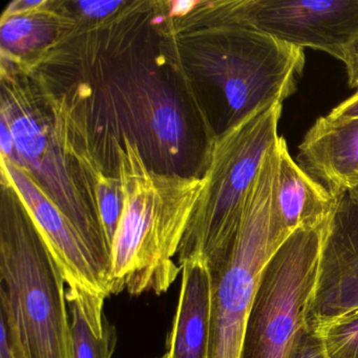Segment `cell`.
Wrapping results in <instances>:
<instances>
[{"label":"cell","mask_w":358,"mask_h":358,"mask_svg":"<svg viewBox=\"0 0 358 358\" xmlns=\"http://www.w3.org/2000/svg\"><path fill=\"white\" fill-rule=\"evenodd\" d=\"M282 110V102L271 104L234 129L209 137L200 194L177 255L180 268L190 257H205L215 267L227 257L249 190L268 150L280 139Z\"/></svg>","instance_id":"obj_4"},{"label":"cell","mask_w":358,"mask_h":358,"mask_svg":"<svg viewBox=\"0 0 358 358\" xmlns=\"http://www.w3.org/2000/svg\"><path fill=\"white\" fill-rule=\"evenodd\" d=\"M160 358H171V355H169V352H166V353H165L164 355H163L162 357Z\"/></svg>","instance_id":"obj_25"},{"label":"cell","mask_w":358,"mask_h":358,"mask_svg":"<svg viewBox=\"0 0 358 358\" xmlns=\"http://www.w3.org/2000/svg\"><path fill=\"white\" fill-rule=\"evenodd\" d=\"M190 56L213 91V136L282 103L305 66L303 49L238 24L202 28Z\"/></svg>","instance_id":"obj_3"},{"label":"cell","mask_w":358,"mask_h":358,"mask_svg":"<svg viewBox=\"0 0 358 358\" xmlns=\"http://www.w3.org/2000/svg\"><path fill=\"white\" fill-rule=\"evenodd\" d=\"M106 116L138 146L150 166L177 173L188 148L185 114L175 93L156 71L145 66L110 75L99 92Z\"/></svg>","instance_id":"obj_8"},{"label":"cell","mask_w":358,"mask_h":358,"mask_svg":"<svg viewBox=\"0 0 358 358\" xmlns=\"http://www.w3.org/2000/svg\"><path fill=\"white\" fill-rule=\"evenodd\" d=\"M358 315V187L338 196L322 230L317 276L308 305L307 328Z\"/></svg>","instance_id":"obj_10"},{"label":"cell","mask_w":358,"mask_h":358,"mask_svg":"<svg viewBox=\"0 0 358 358\" xmlns=\"http://www.w3.org/2000/svg\"><path fill=\"white\" fill-rule=\"evenodd\" d=\"M0 148H1V156L13 160L15 155L13 135L9 124L3 118L0 121Z\"/></svg>","instance_id":"obj_21"},{"label":"cell","mask_w":358,"mask_h":358,"mask_svg":"<svg viewBox=\"0 0 358 358\" xmlns=\"http://www.w3.org/2000/svg\"><path fill=\"white\" fill-rule=\"evenodd\" d=\"M0 160L1 178L13 188L53 253L66 290L106 301L112 295L108 278L74 224L26 169L5 157Z\"/></svg>","instance_id":"obj_11"},{"label":"cell","mask_w":358,"mask_h":358,"mask_svg":"<svg viewBox=\"0 0 358 358\" xmlns=\"http://www.w3.org/2000/svg\"><path fill=\"white\" fill-rule=\"evenodd\" d=\"M200 1L194 0H177V1H171L169 3V17H184L192 13L194 9L198 7Z\"/></svg>","instance_id":"obj_22"},{"label":"cell","mask_w":358,"mask_h":358,"mask_svg":"<svg viewBox=\"0 0 358 358\" xmlns=\"http://www.w3.org/2000/svg\"><path fill=\"white\" fill-rule=\"evenodd\" d=\"M74 358H112L117 332L104 314V301L66 290Z\"/></svg>","instance_id":"obj_15"},{"label":"cell","mask_w":358,"mask_h":358,"mask_svg":"<svg viewBox=\"0 0 358 358\" xmlns=\"http://www.w3.org/2000/svg\"><path fill=\"white\" fill-rule=\"evenodd\" d=\"M0 358H15L5 326L0 322Z\"/></svg>","instance_id":"obj_24"},{"label":"cell","mask_w":358,"mask_h":358,"mask_svg":"<svg viewBox=\"0 0 358 358\" xmlns=\"http://www.w3.org/2000/svg\"><path fill=\"white\" fill-rule=\"evenodd\" d=\"M289 358H326L320 335L305 328Z\"/></svg>","instance_id":"obj_18"},{"label":"cell","mask_w":358,"mask_h":358,"mask_svg":"<svg viewBox=\"0 0 358 358\" xmlns=\"http://www.w3.org/2000/svg\"><path fill=\"white\" fill-rule=\"evenodd\" d=\"M299 150V166L335 198L358 187V118L320 117Z\"/></svg>","instance_id":"obj_12"},{"label":"cell","mask_w":358,"mask_h":358,"mask_svg":"<svg viewBox=\"0 0 358 358\" xmlns=\"http://www.w3.org/2000/svg\"><path fill=\"white\" fill-rule=\"evenodd\" d=\"M236 22L345 64L358 43V0H241Z\"/></svg>","instance_id":"obj_9"},{"label":"cell","mask_w":358,"mask_h":358,"mask_svg":"<svg viewBox=\"0 0 358 358\" xmlns=\"http://www.w3.org/2000/svg\"><path fill=\"white\" fill-rule=\"evenodd\" d=\"M114 142L123 209L110 248V293L161 295L181 270L173 259L198 202L201 178L157 171L127 138Z\"/></svg>","instance_id":"obj_1"},{"label":"cell","mask_w":358,"mask_h":358,"mask_svg":"<svg viewBox=\"0 0 358 358\" xmlns=\"http://www.w3.org/2000/svg\"><path fill=\"white\" fill-rule=\"evenodd\" d=\"M47 3L22 13L3 14L0 26L3 53L20 55L51 43L55 36L57 22L55 17L43 10Z\"/></svg>","instance_id":"obj_16"},{"label":"cell","mask_w":358,"mask_h":358,"mask_svg":"<svg viewBox=\"0 0 358 358\" xmlns=\"http://www.w3.org/2000/svg\"><path fill=\"white\" fill-rule=\"evenodd\" d=\"M66 285L53 253L3 180L0 322L15 358H74Z\"/></svg>","instance_id":"obj_2"},{"label":"cell","mask_w":358,"mask_h":358,"mask_svg":"<svg viewBox=\"0 0 358 358\" xmlns=\"http://www.w3.org/2000/svg\"><path fill=\"white\" fill-rule=\"evenodd\" d=\"M121 0H93V1H78L75 3L78 11L90 20H101L114 14L121 6L124 5Z\"/></svg>","instance_id":"obj_19"},{"label":"cell","mask_w":358,"mask_h":358,"mask_svg":"<svg viewBox=\"0 0 358 358\" xmlns=\"http://www.w3.org/2000/svg\"><path fill=\"white\" fill-rule=\"evenodd\" d=\"M316 334L326 358H358V315L324 327Z\"/></svg>","instance_id":"obj_17"},{"label":"cell","mask_w":358,"mask_h":358,"mask_svg":"<svg viewBox=\"0 0 358 358\" xmlns=\"http://www.w3.org/2000/svg\"><path fill=\"white\" fill-rule=\"evenodd\" d=\"M322 228H297L266 264L247 318L240 358L290 357L307 328Z\"/></svg>","instance_id":"obj_7"},{"label":"cell","mask_w":358,"mask_h":358,"mask_svg":"<svg viewBox=\"0 0 358 358\" xmlns=\"http://www.w3.org/2000/svg\"><path fill=\"white\" fill-rule=\"evenodd\" d=\"M278 144L266 154L249 190L234 245L213 275L208 358H240L262 271L292 232L278 206Z\"/></svg>","instance_id":"obj_6"},{"label":"cell","mask_w":358,"mask_h":358,"mask_svg":"<svg viewBox=\"0 0 358 358\" xmlns=\"http://www.w3.org/2000/svg\"><path fill=\"white\" fill-rule=\"evenodd\" d=\"M350 87L358 91V43L354 47L349 59L345 64Z\"/></svg>","instance_id":"obj_23"},{"label":"cell","mask_w":358,"mask_h":358,"mask_svg":"<svg viewBox=\"0 0 358 358\" xmlns=\"http://www.w3.org/2000/svg\"><path fill=\"white\" fill-rule=\"evenodd\" d=\"M276 194L280 217L290 232L297 228L324 227L337 200L293 160L282 137L278 140Z\"/></svg>","instance_id":"obj_14"},{"label":"cell","mask_w":358,"mask_h":358,"mask_svg":"<svg viewBox=\"0 0 358 358\" xmlns=\"http://www.w3.org/2000/svg\"><path fill=\"white\" fill-rule=\"evenodd\" d=\"M43 103L34 85L3 72L0 113L13 135L11 161L26 169L74 224L110 282V247L69 152L62 108L50 101L49 113Z\"/></svg>","instance_id":"obj_5"},{"label":"cell","mask_w":358,"mask_h":358,"mask_svg":"<svg viewBox=\"0 0 358 358\" xmlns=\"http://www.w3.org/2000/svg\"><path fill=\"white\" fill-rule=\"evenodd\" d=\"M179 303L169 339L171 358H208L213 275L203 257L186 259L181 266Z\"/></svg>","instance_id":"obj_13"},{"label":"cell","mask_w":358,"mask_h":358,"mask_svg":"<svg viewBox=\"0 0 358 358\" xmlns=\"http://www.w3.org/2000/svg\"><path fill=\"white\" fill-rule=\"evenodd\" d=\"M328 116L332 119L358 118V91L343 103L333 108Z\"/></svg>","instance_id":"obj_20"}]
</instances>
